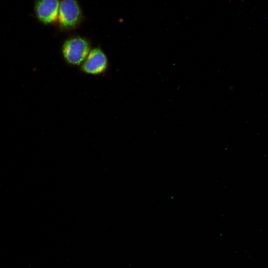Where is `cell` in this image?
Masks as SVG:
<instances>
[{
	"mask_svg": "<svg viewBox=\"0 0 268 268\" xmlns=\"http://www.w3.org/2000/svg\"><path fill=\"white\" fill-rule=\"evenodd\" d=\"M107 67L106 55L100 48H95L89 53L82 64L81 69L86 73L97 75L104 72Z\"/></svg>",
	"mask_w": 268,
	"mask_h": 268,
	"instance_id": "cell-3",
	"label": "cell"
},
{
	"mask_svg": "<svg viewBox=\"0 0 268 268\" xmlns=\"http://www.w3.org/2000/svg\"><path fill=\"white\" fill-rule=\"evenodd\" d=\"M82 18L81 7L76 0H62L60 2L58 21L64 29L77 26Z\"/></svg>",
	"mask_w": 268,
	"mask_h": 268,
	"instance_id": "cell-2",
	"label": "cell"
},
{
	"mask_svg": "<svg viewBox=\"0 0 268 268\" xmlns=\"http://www.w3.org/2000/svg\"><path fill=\"white\" fill-rule=\"evenodd\" d=\"M88 41L80 36L71 37L65 41L62 53L65 60L72 65L83 63L90 50Z\"/></svg>",
	"mask_w": 268,
	"mask_h": 268,
	"instance_id": "cell-1",
	"label": "cell"
},
{
	"mask_svg": "<svg viewBox=\"0 0 268 268\" xmlns=\"http://www.w3.org/2000/svg\"><path fill=\"white\" fill-rule=\"evenodd\" d=\"M60 2L59 0H36L34 9L37 18L45 24L57 20Z\"/></svg>",
	"mask_w": 268,
	"mask_h": 268,
	"instance_id": "cell-4",
	"label": "cell"
}]
</instances>
